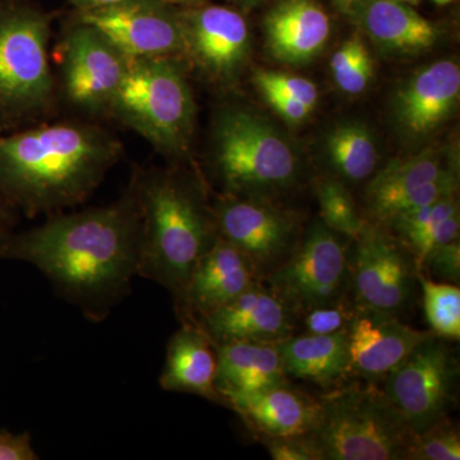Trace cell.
Returning <instances> with one entry per match:
<instances>
[{
    "label": "cell",
    "instance_id": "cell-1",
    "mask_svg": "<svg viewBox=\"0 0 460 460\" xmlns=\"http://www.w3.org/2000/svg\"><path fill=\"white\" fill-rule=\"evenodd\" d=\"M142 219L132 178L113 204L49 215L47 222L0 239V259L31 263L58 295L102 323L138 277Z\"/></svg>",
    "mask_w": 460,
    "mask_h": 460
},
{
    "label": "cell",
    "instance_id": "cell-2",
    "mask_svg": "<svg viewBox=\"0 0 460 460\" xmlns=\"http://www.w3.org/2000/svg\"><path fill=\"white\" fill-rule=\"evenodd\" d=\"M119 138L83 120L0 135V199L33 217L84 204L122 159Z\"/></svg>",
    "mask_w": 460,
    "mask_h": 460
},
{
    "label": "cell",
    "instance_id": "cell-3",
    "mask_svg": "<svg viewBox=\"0 0 460 460\" xmlns=\"http://www.w3.org/2000/svg\"><path fill=\"white\" fill-rule=\"evenodd\" d=\"M142 241L138 277L171 293L177 310L193 270L217 235L201 181L175 169H135Z\"/></svg>",
    "mask_w": 460,
    "mask_h": 460
},
{
    "label": "cell",
    "instance_id": "cell-4",
    "mask_svg": "<svg viewBox=\"0 0 460 460\" xmlns=\"http://www.w3.org/2000/svg\"><path fill=\"white\" fill-rule=\"evenodd\" d=\"M51 22L53 14L31 0H0V131L48 122L56 113Z\"/></svg>",
    "mask_w": 460,
    "mask_h": 460
},
{
    "label": "cell",
    "instance_id": "cell-5",
    "mask_svg": "<svg viewBox=\"0 0 460 460\" xmlns=\"http://www.w3.org/2000/svg\"><path fill=\"white\" fill-rule=\"evenodd\" d=\"M181 58L128 60L108 117L137 132L172 159H186L195 132L196 104Z\"/></svg>",
    "mask_w": 460,
    "mask_h": 460
},
{
    "label": "cell",
    "instance_id": "cell-6",
    "mask_svg": "<svg viewBox=\"0 0 460 460\" xmlns=\"http://www.w3.org/2000/svg\"><path fill=\"white\" fill-rule=\"evenodd\" d=\"M307 435L320 460H408L414 435L375 384L350 380L320 396Z\"/></svg>",
    "mask_w": 460,
    "mask_h": 460
},
{
    "label": "cell",
    "instance_id": "cell-7",
    "mask_svg": "<svg viewBox=\"0 0 460 460\" xmlns=\"http://www.w3.org/2000/svg\"><path fill=\"white\" fill-rule=\"evenodd\" d=\"M213 166L223 195L272 199L292 189L298 159L289 142L265 118L224 107L213 123Z\"/></svg>",
    "mask_w": 460,
    "mask_h": 460
},
{
    "label": "cell",
    "instance_id": "cell-8",
    "mask_svg": "<svg viewBox=\"0 0 460 460\" xmlns=\"http://www.w3.org/2000/svg\"><path fill=\"white\" fill-rule=\"evenodd\" d=\"M350 239L321 222L302 233L286 262L263 278L265 284L296 317L349 296Z\"/></svg>",
    "mask_w": 460,
    "mask_h": 460
},
{
    "label": "cell",
    "instance_id": "cell-9",
    "mask_svg": "<svg viewBox=\"0 0 460 460\" xmlns=\"http://www.w3.org/2000/svg\"><path fill=\"white\" fill-rule=\"evenodd\" d=\"M419 268L407 247L384 226L366 223L349 244V295L358 308L401 317L419 287Z\"/></svg>",
    "mask_w": 460,
    "mask_h": 460
},
{
    "label": "cell",
    "instance_id": "cell-10",
    "mask_svg": "<svg viewBox=\"0 0 460 460\" xmlns=\"http://www.w3.org/2000/svg\"><path fill=\"white\" fill-rule=\"evenodd\" d=\"M447 341L435 334L420 341L381 383L387 401L414 435L447 417L456 404L459 361Z\"/></svg>",
    "mask_w": 460,
    "mask_h": 460
},
{
    "label": "cell",
    "instance_id": "cell-11",
    "mask_svg": "<svg viewBox=\"0 0 460 460\" xmlns=\"http://www.w3.org/2000/svg\"><path fill=\"white\" fill-rule=\"evenodd\" d=\"M211 206L217 235L247 257L261 281L287 261L304 233L298 217L272 199L222 195Z\"/></svg>",
    "mask_w": 460,
    "mask_h": 460
},
{
    "label": "cell",
    "instance_id": "cell-12",
    "mask_svg": "<svg viewBox=\"0 0 460 460\" xmlns=\"http://www.w3.org/2000/svg\"><path fill=\"white\" fill-rule=\"evenodd\" d=\"M60 89L69 105L90 115H107L122 84L128 60L99 31L72 25L58 45Z\"/></svg>",
    "mask_w": 460,
    "mask_h": 460
},
{
    "label": "cell",
    "instance_id": "cell-13",
    "mask_svg": "<svg viewBox=\"0 0 460 460\" xmlns=\"http://www.w3.org/2000/svg\"><path fill=\"white\" fill-rule=\"evenodd\" d=\"M458 192L456 164L435 150L395 159L375 172L365 190L366 222L386 226L399 215Z\"/></svg>",
    "mask_w": 460,
    "mask_h": 460
},
{
    "label": "cell",
    "instance_id": "cell-14",
    "mask_svg": "<svg viewBox=\"0 0 460 460\" xmlns=\"http://www.w3.org/2000/svg\"><path fill=\"white\" fill-rule=\"evenodd\" d=\"M183 60L217 86H232L247 65L251 32L246 18L226 5L178 8Z\"/></svg>",
    "mask_w": 460,
    "mask_h": 460
},
{
    "label": "cell",
    "instance_id": "cell-15",
    "mask_svg": "<svg viewBox=\"0 0 460 460\" xmlns=\"http://www.w3.org/2000/svg\"><path fill=\"white\" fill-rule=\"evenodd\" d=\"M74 21L93 27L127 60L183 59L178 7L164 0H128L113 7L75 11Z\"/></svg>",
    "mask_w": 460,
    "mask_h": 460
},
{
    "label": "cell",
    "instance_id": "cell-16",
    "mask_svg": "<svg viewBox=\"0 0 460 460\" xmlns=\"http://www.w3.org/2000/svg\"><path fill=\"white\" fill-rule=\"evenodd\" d=\"M431 332H420L394 314L357 307L347 332L352 380L383 383Z\"/></svg>",
    "mask_w": 460,
    "mask_h": 460
},
{
    "label": "cell",
    "instance_id": "cell-17",
    "mask_svg": "<svg viewBox=\"0 0 460 460\" xmlns=\"http://www.w3.org/2000/svg\"><path fill=\"white\" fill-rule=\"evenodd\" d=\"M198 325L214 345L253 341L279 344L295 335L296 316L262 281L206 314Z\"/></svg>",
    "mask_w": 460,
    "mask_h": 460
},
{
    "label": "cell",
    "instance_id": "cell-18",
    "mask_svg": "<svg viewBox=\"0 0 460 460\" xmlns=\"http://www.w3.org/2000/svg\"><path fill=\"white\" fill-rule=\"evenodd\" d=\"M224 405L238 414L260 440L301 438L316 429L321 414L319 398L286 385L257 392H226Z\"/></svg>",
    "mask_w": 460,
    "mask_h": 460
},
{
    "label": "cell",
    "instance_id": "cell-19",
    "mask_svg": "<svg viewBox=\"0 0 460 460\" xmlns=\"http://www.w3.org/2000/svg\"><path fill=\"white\" fill-rule=\"evenodd\" d=\"M459 96L458 63L438 60L417 72L396 93V123L411 140H423L452 117Z\"/></svg>",
    "mask_w": 460,
    "mask_h": 460
},
{
    "label": "cell",
    "instance_id": "cell-20",
    "mask_svg": "<svg viewBox=\"0 0 460 460\" xmlns=\"http://www.w3.org/2000/svg\"><path fill=\"white\" fill-rule=\"evenodd\" d=\"M259 281L261 280L247 257L219 237L190 275L183 301L175 314L181 323H198Z\"/></svg>",
    "mask_w": 460,
    "mask_h": 460
},
{
    "label": "cell",
    "instance_id": "cell-21",
    "mask_svg": "<svg viewBox=\"0 0 460 460\" xmlns=\"http://www.w3.org/2000/svg\"><path fill=\"white\" fill-rule=\"evenodd\" d=\"M266 47L279 62L305 66L319 56L332 32L317 0H280L263 20Z\"/></svg>",
    "mask_w": 460,
    "mask_h": 460
},
{
    "label": "cell",
    "instance_id": "cell-22",
    "mask_svg": "<svg viewBox=\"0 0 460 460\" xmlns=\"http://www.w3.org/2000/svg\"><path fill=\"white\" fill-rule=\"evenodd\" d=\"M217 349L198 323H181L166 345L164 370L159 384L166 392L201 396L224 405L217 387Z\"/></svg>",
    "mask_w": 460,
    "mask_h": 460
},
{
    "label": "cell",
    "instance_id": "cell-23",
    "mask_svg": "<svg viewBox=\"0 0 460 460\" xmlns=\"http://www.w3.org/2000/svg\"><path fill=\"white\" fill-rule=\"evenodd\" d=\"M353 16L363 32L390 53H420L434 47L440 39L434 22L396 0H362Z\"/></svg>",
    "mask_w": 460,
    "mask_h": 460
},
{
    "label": "cell",
    "instance_id": "cell-24",
    "mask_svg": "<svg viewBox=\"0 0 460 460\" xmlns=\"http://www.w3.org/2000/svg\"><path fill=\"white\" fill-rule=\"evenodd\" d=\"M288 378L307 381L323 392L352 380L347 332L292 335L278 344Z\"/></svg>",
    "mask_w": 460,
    "mask_h": 460
},
{
    "label": "cell",
    "instance_id": "cell-25",
    "mask_svg": "<svg viewBox=\"0 0 460 460\" xmlns=\"http://www.w3.org/2000/svg\"><path fill=\"white\" fill-rule=\"evenodd\" d=\"M215 349L217 387L220 394L257 392L290 383L278 344L235 341L215 345Z\"/></svg>",
    "mask_w": 460,
    "mask_h": 460
},
{
    "label": "cell",
    "instance_id": "cell-26",
    "mask_svg": "<svg viewBox=\"0 0 460 460\" xmlns=\"http://www.w3.org/2000/svg\"><path fill=\"white\" fill-rule=\"evenodd\" d=\"M325 155L332 177L343 183H361L376 172L378 150L374 135L366 124L344 122L326 137Z\"/></svg>",
    "mask_w": 460,
    "mask_h": 460
},
{
    "label": "cell",
    "instance_id": "cell-27",
    "mask_svg": "<svg viewBox=\"0 0 460 460\" xmlns=\"http://www.w3.org/2000/svg\"><path fill=\"white\" fill-rule=\"evenodd\" d=\"M314 190L319 204L321 223L345 238L358 237L367 222L359 213L347 184L330 175L314 181Z\"/></svg>",
    "mask_w": 460,
    "mask_h": 460
},
{
    "label": "cell",
    "instance_id": "cell-28",
    "mask_svg": "<svg viewBox=\"0 0 460 460\" xmlns=\"http://www.w3.org/2000/svg\"><path fill=\"white\" fill-rule=\"evenodd\" d=\"M423 310L432 334L447 341L460 339V289L458 284L436 283L419 272Z\"/></svg>",
    "mask_w": 460,
    "mask_h": 460
},
{
    "label": "cell",
    "instance_id": "cell-29",
    "mask_svg": "<svg viewBox=\"0 0 460 460\" xmlns=\"http://www.w3.org/2000/svg\"><path fill=\"white\" fill-rule=\"evenodd\" d=\"M459 459V429L447 416L414 436L408 456V460Z\"/></svg>",
    "mask_w": 460,
    "mask_h": 460
},
{
    "label": "cell",
    "instance_id": "cell-30",
    "mask_svg": "<svg viewBox=\"0 0 460 460\" xmlns=\"http://www.w3.org/2000/svg\"><path fill=\"white\" fill-rule=\"evenodd\" d=\"M357 313L352 296L341 299L337 304L321 305L296 317L302 323L304 332L308 335H332L347 332Z\"/></svg>",
    "mask_w": 460,
    "mask_h": 460
},
{
    "label": "cell",
    "instance_id": "cell-31",
    "mask_svg": "<svg viewBox=\"0 0 460 460\" xmlns=\"http://www.w3.org/2000/svg\"><path fill=\"white\" fill-rule=\"evenodd\" d=\"M253 83L257 90L272 91V93H279L286 98L296 100L302 102L310 109H314L319 100V91L316 84L311 83L310 80L298 75L286 74L280 71H266L260 69L253 75Z\"/></svg>",
    "mask_w": 460,
    "mask_h": 460
},
{
    "label": "cell",
    "instance_id": "cell-32",
    "mask_svg": "<svg viewBox=\"0 0 460 460\" xmlns=\"http://www.w3.org/2000/svg\"><path fill=\"white\" fill-rule=\"evenodd\" d=\"M374 77V60L366 48L338 74L332 75L339 89L348 95H358L367 89Z\"/></svg>",
    "mask_w": 460,
    "mask_h": 460
},
{
    "label": "cell",
    "instance_id": "cell-33",
    "mask_svg": "<svg viewBox=\"0 0 460 460\" xmlns=\"http://www.w3.org/2000/svg\"><path fill=\"white\" fill-rule=\"evenodd\" d=\"M429 270L444 283L458 284L460 280V242H449L429 251L422 263V270Z\"/></svg>",
    "mask_w": 460,
    "mask_h": 460
},
{
    "label": "cell",
    "instance_id": "cell-34",
    "mask_svg": "<svg viewBox=\"0 0 460 460\" xmlns=\"http://www.w3.org/2000/svg\"><path fill=\"white\" fill-rule=\"evenodd\" d=\"M262 443L274 460H320L319 454L307 436L271 438Z\"/></svg>",
    "mask_w": 460,
    "mask_h": 460
},
{
    "label": "cell",
    "instance_id": "cell-35",
    "mask_svg": "<svg viewBox=\"0 0 460 460\" xmlns=\"http://www.w3.org/2000/svg\"><path fill=\"white\" fill-rule=\"evenodd\" d=\"M39 454L33 449L31 435L12 434L0 429V460H38Z\"/></svg>",
    "mask_w": 460,
    "mask_h": 460
},
{
    "label": "cell",
    "instance_id": "cell-36",
    "mask_svg": "<svg viewBox=\"0 0 460 460\" xmlns=\"http://www.w3.org/2000/svg\"><path fill=\"white\" fill-rule=\"evenodd\" d=\"M260 93H261L265 102L270 105L272 111L288 123L298 124L305 122L313 113V109L305 107L302 102L286 98V96L272 93V91H261Z\"/></svg>",
    "mask_w": 460,
    "mask_h": 460
},
{
    "label": "cell",
    "instance_id": "cell-37",
    "mask_svg": "<svg viewBox=\"0 0 460 460\" xmlns=\"http://www.w3.org/2000/svg\"><path fill=\"white\" fill-rule=\"evenodd\" d=\"M17 211L0 199V239L4 238L13 229L17 222Z\"/></svg>",
    "mask_w": 460,
    "mask_h": 460
},
{
    "label": "cell",
    "instance_id": "cell-38",
    "mask_svg": "<svg viewBox=\"0 0 460 460\" xmlns=\"http://www.w3.org/2000/svg\"><path fill=\"white\" fill-rule=\"evenodd\" d=\"M68 2L74 5L75 11H93V9L113 7L128 0H68Z\"/></svg>",
    "mask_w": 460,
    "mask_h": 460
},
{
    "label": "cell",
    "instance_id": "cell-39",
    "mask_svg": "<svg viewBox=\"0 0 460 460\" xmlns=\"http://www.w3.org/2000/svg\"><path fill=\"white\" fill-rule=\"evenodd\" d=\"M332 2L334 3L335 7H337L341 13L352 14L353 16L356 9L361 4L362 0H332Z\"/></svg>",
    "mask_w": 460,
    "mask_h": 460
},
{
    "label": "cell",
    "instance_id": "cell-40",
    "mask_svg": "<svg viewBox=\"0 0 460 460\" xmlns=\"http://www.w3.org/2000/svg\"><path fill=\"white\" fill-rule=\"evenodd\" d=\"M169 4L178 8L195 7V5L204 4L208 0H164Z\"/></svg>",
    "mask_w": 460,
    "mask_h": 460
},
{
    "label": "cell",
    "instance_id": "cell-41",
    "mask_svg": "<svg viewBox=\"0 0 460 460\" xmlns=\"http://www.w3.org/2000/svg\"><path fill=\"white\" fill-rule=\"evenodd\" d=\"M233 2L238 3L241 5H252L259 2V0H233Z\"/></svg>",
    "mask_w": 460,
    "mask_h": 460
},
{
    "label": "cell",
    "instance_id": "cell-42",
    "mask_svg": "<svg viewBox=\"0 0 460 460\" xmlns=\"http://www.w3.org/2000/svg\"><path fill=\"white\" fill-rule=\"evenodd\" d=\"M434 2L436 4L447 5L449 4V3L454 2V0H434Z\"/></svg>",
    "mask_w": 460,
    "mask_h": 460
},
{
    "label": "cell",
    "instance_id": "cell-43",
    "mask_svg": "<svg viewBox=\"0 0 460 460\" xmlns=\"http://www.w3.org/2000/svg\"><path fill=\"white\" fill-rule=\"evenodd\" d=\"M396 2L405 3V4H417L420 0H396Z\"/></svg>",
    "mask_w": 460,
    "mask_h": 460
}]
</instances>
